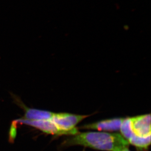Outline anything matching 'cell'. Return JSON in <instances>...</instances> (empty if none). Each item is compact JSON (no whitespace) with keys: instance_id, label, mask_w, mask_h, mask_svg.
<instances>
[{"instance_id":"cell-2","label":"cell","mask_w":151,"mask_h":151,"mask_svg":"<svg viewBox=\"0 0 151 151\" xmlns=\"http://www.w3.org/2000/svg\"><path fill=\"white\" fill-rule=\"evenodd\" d=\"M88 116L67 113H53L50 119L59 129L73 136L79 133L76 126Z\"/></svg>"},{"instance_id":"cell-4","label":"cell","mask_w":151,"mask_h":151,"mask_svg":"<svg viewBox=\"0 0 151 151\" xmlns=\"http://www.w3.org/2000/svg\"><path fill=\"white\" fill-rule=\"evenodd\" d=\"M132 127L136 135L146 136L151 135V115L150 114L131 118Z\"/></svg>"},{"instance_id":"cell-6","label":"cell","mask_w":151,"mask_h":151,"mask_svg":"<svg viewBox=\"0 0 151 151\" xmlns=\"http://www.w3.org/2000/svg\"><path fill=\"white\" fill-rule=\"evenodd\" d=\"M24 108V114L22 118L28 120H40L50 119L53 113L50 111L30 108L23 107Z\"/></svg>"},{"instance_id":"cell-10","label":"cell","mask_w":151,"mask_h":151,"mask_svg":"<svg viewBox=\"0 0 151 151\" xmlns=\"http://www.w3.org/2000/svg\"><path fill=\"white\" fill-rule=\"evenodd\" d=\"M116 151H130L129 149V147H125L119 149Z\"/></svg>"},{"instance_id":"cell-5","label":"cell","mask_w":151,"mask_h":151,"mask_svg":"<svg viewBox=\"0 0 151 151\" xmlns=\"http://www.w3.org/2000/svg\"><path fill=\"white\" fill-rule=\"evenodd\" d=\"M123 119V118H114L102 120L83 126L81 128L99 131H117L120 128Z\"/></svg>"},{"instance_id":"cell-7","label":"cell","mask_w":151,"mask_h":151,"mask_svg":"<svg viewBox=\"0 0 151 151\" xmlns=\"http://www.w3.org/2000/svg\"><path fill=\"white\" fill-rule=\"evenodd\" d=\"M129 144L135 146L138 150H147L151 144V135L146 136H140L134 134L128 140Z\"/></svg>"},{"instance_id":"cell-9","label":"cell","mask_w":151,"mask_h":151,"mask_svg":"<svg viewBox=\"0 0 151 151\" xmlns=\"http://www.w3.org/2000/svg\"><path fill=\"white\" fill-rule=\"evenodd\" d=\"M18 124L15 121L12 123L10 127V131H9V139L10 141H13L15 137L16 136L17 134V126Z\"/></svg>"},{"instance_id":"cell-3","label":"cell","mask_w":151,"mask_h":151,"mask_svg":"<svg viewBox=\"0 0 151 151\" xmlns=\"http://www.w3.org/2000/svg\"><path fill=\"white\" fill-rule=\"evenodd\" d=\"M17 124H23L33 127L47 134L53 136L70 135L68 133L60 130L51 119L40 120H28L20 118L15 120Z\"/></svg>"},{"instance_id":"cell-8","label":"cell","mask_w":151,"mask_h":151,"mask_svg":"<svg viewBox=\"0 0 151 151\" xmlns=\"http://www.w3.org/2000/svg\"><path fill=\"white\" fill-rule=\"evenodd\" d=\"M120 130L122 134L121 136L127 141L135 134L132 127L131 118H123Z\"/></svg>"},{"instance_id":"cell-1","label":"cell","mask_w":151,"mask_h":151,"mask_svg":"<svg viewBox=\"0 0 151 151\" xmlns=\"http://www.w3.org/2000/svg\"><path fill=\"white\" fill-rule=\"evenodd\" d=\"M80 145L101 151H116L129 147V143L121 134L105 132L79 133L63 142L64 147Z\"/></svg>"}]
</instances>
